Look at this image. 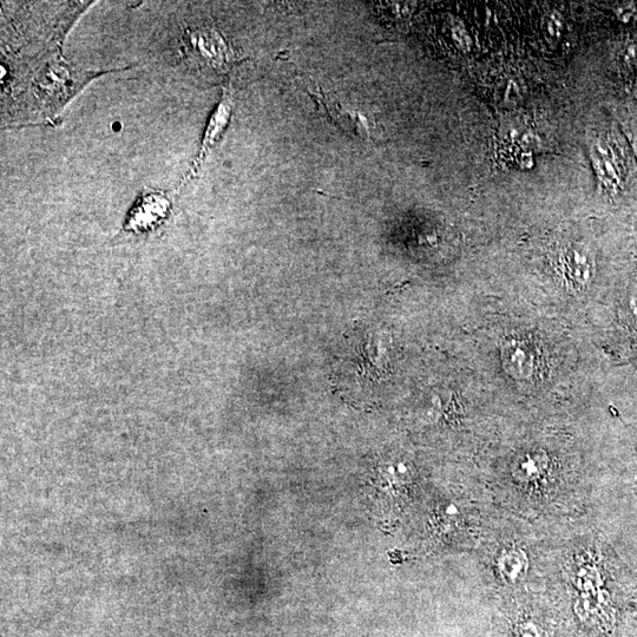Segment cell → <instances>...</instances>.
Segmentation results:
<instances>
[{
	"mask_svg": "<svg viewBox=\"0 0 637 637\" xmlns=\"http://www.w3.org/2000/svg\"><path fill=\"white\" fill-rule=\"evenodd\" d=\"M183 45L189 63L207 75H226L242 61L222 32L210 24L190 26Z\"/></svg>",
	"mask_w": 637,
	"mask_h": 637,
	"instance_id": "cell-1",
	"label": "cell"
},
{
	"mask_svg": "<svg viewBox=\"0 0 637 637\" xmlns=\"http://www.w3.org/2000/svg\"><path fill=\"white\" fill-rule=\"evenodd\" d=\"M590 159L600 182L608 193L625 192L630 180V159L625 144L614 130H604L589 139Z\"/></svg>",
	"mask_w": 637,
	"mask_h": 637,
	"instance_id": "cell-2",
	"label": "cell"
},
{
	"mask_svg": "<svg viewBox=\"0 0 637 637\" xmlns=\"http://www.w3.org/2000/svg\"><path fill=\"white\" fill-rule=\"evenodd\" d=\"M312 96L345 133L364 141H376V134H374L376 123L363 110L340 102L332 94H325L321 90L315 91Z\"/></svg>",
	"mask_w": 637,
	"mask_h": 637,
	"instance_id": "cell-3",
	"label": "cell"
},
{
	"mask_svg": "<svg viewBox=\"0 0 637 637\" xmlns=\"http://www.w3.org/2000/svg\"><path fill=\"white\" fill-rule=\"evenodd\" d=\"M170 209H172V201L167 193L154 190V192L143 194L139 202H136L131 209L124 228L136 234L153 232L168 219Z\"/></svg>",
	"mask_w": 637,
	"mask_h": 637,
	"instance_id": "cell-4",
	"label": "cell"
},
{
	"mask_svg": "<svg viewBox=\"0 0 637 637\" xmlns=\"http://www.w3.org/2000/svg\"><path fill=\"white\" fill-rule=\"evenodd\" d=\"M234 109V98L232 91L229 88L223 89L221 101L216 107L214 113L209 118L205 135L201 143L199 154L192 164L189 173L186 176L185 182L195 179L200 174L203 164H205L210 151L218 144L223 135H225L228 129L229 123L232 120V114Z\"/></svg>",
	"mask_w": 637,
	"mask_h": 637,
	"instance_id": "cell-5",
	"label": "cell"
},
{
	"mask_svg": "<svg viewBox=\"0 0 637 637\" xmlns=\"http://www.w3.org/2000/svg\"><path fill=\"white\" fill-rule=\"evenodd\" d=\"M549 466L548 456L543 450H531L522 453L512 463L511 472L517 481L533 483L540 481Z\"/></svg>",
	"mask_w": 637,
	"mask_h": 637,
	"instance_id": "cell-6",
	"label": "cell"
},
{
	"mask_svg": "<svg viewBox=\"0 0 637 637\" xmlns=\"http://www.w3.org/2000/svg\"><path fill=\"white\" fill-rule=\"evenodd\" d=\"M564 273L576 285L586 286L594 277V261L582 247H571L563 258Z\"/></svg>",
	"mask_w": 637,
	"mask_h": 637,
	"instance_id": "cell-7",
	"label": "cell"
},
{
	"mask_svg": "<svg viewBox=\"0 0 637 637\" xmlns=\"http://www.w3.org/2000/svg\"><path fill=\"white\" fill-rule=\"evenodd\" d=\"M498 570L502 579L509 584L521 582L527 576L529 560L527 554L521 549L505 551L498 558Z\"/></svg>",
	"mask_w": 637,
	"mask_h": 637,
	"instance_id": "cell-8",
	"label": "cell"
},
{
	"mask_svg": "<svg viewBox=\"0 0 637 637\" xmlns=\"http://www.w3.org/2000/svg\"><path fill=\"white\" fill-rule=\"evenodd\" d=\"M504 359L510 372L517 376L527 377L534 370V354L522 343L508 345L504 350Z\"/></svg>",
	"mask_w": 637,
	"mask_h": 637,
	"instance_id": "cell-9",
	"label": "cell"
},
{
	"mask_svg": "<svg viewBox=\"0 0 637 637\" xmlns=\"http://www.w3.org/2000/svg\"><path fill=\"white\" fill-rule=\"evenodd\" d=\"M543 30L549 42L555 43L560 41L564 30L561 13L556 10L545 13L543 18Z\"/></svg>",
	"mask_w": 637,
	"mask_h": 637,
	"instance_id": "cell-10",
	"label": "cell"
},
{
	"mask_svg": "<svg viewBox=\"0 0 637 637\" xmlns=\"http://www.w3.org/2000/svg\"><path fill=\"white\" fill-rule=\"evenodd\" d=\"M623 68L630 71H637V41H629L623 44L617 54Z\"/></svg>",
	"mask_w": 637,
	"mask_h": 637,
	"instance_id": "cell-11",
	"label": "cell"
},
{
	"mask_svg": "<svg viewBox=\"0 0 637 637\" xmlns=\"http://www.w3.org/2000/svg\"><path fill=\"white\" fill-rule=\"evenodd\" d=\"M453 32V41L456 42V45L459 49L468 51L472 45V39L468 34V31L465 30L462 23L453 24L452 28Z\"/></svg>",
	"mask_w": 637,
	"mask_h": 637,
	"instance_id": "cell-12",
	"label": "cell"
},
{
	"mask_svg": "<svg viewBox=\"0 0 637 637\" xmlns=\"http://www.w3.org/2000/svg\"><path fill=\"white\" fill-rule=\"evenodd\" d=\"M516 637H548L544 630L533 622H524L516 628Z\"/></svg>",
	"mask_w": 637,
	"mask_h": 637,
	"instance_id": "cell-13",
	"label": "cell"
},
{
	"mask_svg": "<svg viewBox=\"0 0 637 637\" xmlns=\"http://www.w3.org/2000/svg\"><path fill=\"white\" fill-rule=\"evenodd\" d=\"M615 13L622 22H629L635 15V6H633V4L622 5L620 8L616 9Z\"/></svg>",
	"mask_w": 637,
	"mask_h": 637,
	"instance_id": "cell-14",
	"label": "cell"
},
{
	"mask_svg": "<svg viewBox=\"0 0 637 637\" xmlns=\"http://www.w3.org/2000/svg\"><path fill=\"white\" fill-rule=\"evenodd\" d=\"M627 133L632 140L633 148L635 150V154L637 155V121L636 120H628L626 126Z\"/></svg>",
	"mask_w": 637,
	"mask_h": 637,
	"instance_id": "cell-15",
	"label": "cell"
}]
</instances>
